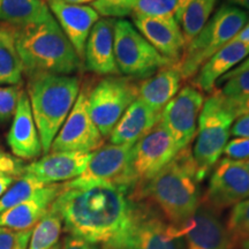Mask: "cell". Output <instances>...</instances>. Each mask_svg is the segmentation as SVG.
I'll return each mask as SVG.
<instances>
[{
    "label": "cell",
    "instance_id": "obj_28",
    "mask_svg": "<svg viewBox=\"0 0 249 249\" xmlns=\"http://www.w3.org/2000/svg\"><path fill=\"white\" fill-rule=\"evenodd\" d=\"M218 0H187L181 11L176 17L186 44L191 43L208 22Z\"/></svg>",
    "mask_w": 249,
    "mask_h": 249
},
{
    "label": "cell",
    "instance_id": "obj_25",
    "mask_svg": "<svg viewBox=\"0 0 249 249\" xmlns=\"http://www.w3.org/2000/svg\"><path fill=\"white\" fill-rule=\"evenodd\" d=\"M182 76L176 64L156 71L138 82L139 99L156 112H161L181 88Z\"/></svg>",
    "mask_w": 249,
    "mask_h": 249
},
{
    "label": "cell",
    "instance_id": "obj_32",
    "mask_svg": "<svg viewBox=\"0 0 249 249\" xmlns=\"http://www.w3.org/2000/svg\"><path fill=\"white\" fill-rule=\"evenodd\" d=\"M21 90L17 86L0 87V123L14 117Z\"/></svg>",
    "mask_w": 249,
    "mask_h": 249
},
{
    "label": "cell",
    "instance_id": "obj_17",
    "mask_svg": "<svg viewBox=\"0 0 249 249\" xmlns=\"http://www.w3.org/2000/svg\"><path fill=\"white\" fill-rule=\"evenodd\" d=\"M61 30L83 61L90 31L99 20V14L90 6L73 5L62 0H45Z\"/></svg>",
    "mask_w": 249,
    "mask_h": 249
},
{
    "label": "cell",
    "instance_id": "obj_18",
    "mask_svg": "<svg viewBox=\"0 0 249 249\" xmlns=\"http://www.w3.org/2000/svg\"><path fill=\"white\" fill-rule=\"evenodd\" d=\"M91 154L90 152H50L40 160L26 165L23 174H29L44 185L71 181L83 173L91 158Z\"/></svg>",
    "mask_w": 249,
    "mask_h": 249
},
{
    "label": "cell",
    "instance_id": "obj_23",
    "mask_svg": "<svg viewBox=\"0 0 249 249\" xmlns=\"http://www.w3.org/2000/svg\"><path fill=\"white\" fill-rule=\"evenodd\" d=\"M249 55V43L230 42L211 55L200 67L192 85L202 92H211L222 77L241 64Z\"/></svg>",
    "mask_w": 249,
    "mask_h": 249
},
{
    "label": "cell",
    "instance_id": "obj_40",
    "mask_svg": "<svg viewBox=\"0 0 249 249\" xmlns=\"http://www.w3.org/2000/svg\"><path fill=\"white\" fill-rule=\"evenodd\" d=\"M249 71V55L245 59L244 61L241 62V64H239L235 68H233L232 71H230L229 73H226L225 75H224L222 79L218 81L217 83H218V85H222V83L225 82V81H227L229 79H231L232 76H234V75H236V74H239V73H242V71Z\"/></svg>",
    "mask_w": 249,
    "mask_h": 249
},
{
    "label": "cell",
    "instance_id": "obj_38",
    "mask_svg": "<svg viewBox=\"0 0 249 249\" xmlns=\"http://www.w3.org/2000/svg\"><path fill=\"white\" fill-rule=\"evenodd\" d=\"M62 249H99L97 244H92L74 235H66L62 242Z\"/></svg>",
    "mask_w": 249,
    "mask_h": 249
},
{
    "label": "cell",
    "instance_id": "obj_8",
    "mask_svg": "<svg viewBox=\"0 0 249 249\" xmlns=\"http://www.w3.org/2000/svg\"><path fill=\"white\" fill-rule=\"evenodd\" d=\"M139 98L138 82L126 76H107L87 91L89 116L103 138H108L124 111Z\"/></svg>",
    "mask_w": 249,
    "mask_h": 249
},
{
    "label": "cell",
    "instance_id": "obj_45",
    "mask_svg": "<svg viewBox=\"0 0 249 249\" xmlns=\"http://www.w3.org/2000/svg\"><path fill=\"white\" fill-rule=\"evenodd\" d=\"M236 247H238V249H249V239L239 242V244L236 245Z\"/></svg>",
    "mask_w": 249,
    "mask_h": 249
},
{
    "label": "cell",
    "instance_id": "obj_13",
    "mask_svg": "<svg viewBox=\"0 0 249 249\" xmlns=\"http://www.w3.org/2000/svg\"><path fill=\"white\" fill-rule=\"evenodd\" d=\"M104 138L88 112L87 90H81L75 104L51 144V152H91L103 145Z\"/></svg>",
    "mask_w": 249,
    "mask_h": 249
},
{
    "label": "cell",
    "instance_id": "obj_4",
    "mask_svg": "<svg viewBox=\"0 0 249 249\" xmlns=\"http://www.w3.org/2000/svg\"><path fill=\"white\" fill-rule=\"evenodd\" d=\"M80 93V80L74 75L35 73L29 75L28 97L38 130L43 152L51 144Z\"/></svg>",
    "mask_w": 249,
    "mask_h": 249
},
{
    "label": "cell",
    "instance_id": "obj_29",
    "mask_svg": "<svg viewBox=\"0 0 249 249\" xmlns=\"http://www.w3.org/2000/svg\"><path fill=\"white\" fill-rule=\"evenodd\" d=\"M62 227L60 216L50 208L31 231L28 249H51L54 247L60 238Z\"/></svg>",
    "mask_w": 249,
    "mask_h": 249
},
{
    "label": "cell",
    "instance_id": "obj_24",
    "mask_svg": "<svg viewBox=\"0 0 249 249\" xmlns=\"http://www.w3.org/2000/svg\"><path fill=\"white\" fill-rule=\"evenodd\" d=\"M161 112H156L138 98L124 111L108 140L112 144L134 145L160 121Z\"/></svg>",
    "mask_w": 249,
    "mask_h": 249
},
{
    "label": "cell",
    "instance_id": "obj_19",
    "mask_svg": "<svg viewBox=\"0 0 249 249\" xmlns=\"http://www.w3.org/2000/svg\"><path fill=\"white\" fill-rule=\"evenodd\" d=\"M114 23L116 18H99L87 39L83 60L87 70L98 75H120L114 58Z\"/></svg>",
    "mask_w": 249,
    "mask_h": 249
},
{
    "label": "cell",
    "instance_id": "obj_44",
    "mask_svg": "<svg viewBox=\"0 0 249 249\" xmlns=\"http://www.w3.org/2000/svg\"><path fill=\"white\" fill-rule=\"evenodd\" d=\"M62 1L68 2V4H73V5H85V4H90V2L95 1V0H62Z\"/></svg>",
    "mask_w": 249,
    "mask_h": 249
},
{
    "label": "cell",
    "instance_id": "obj_42",
    "mask_svg": "<svg viewBox=\"0 0 249 249\" xmlns=\"http://www.w3.org/2000/svg\"><path fill=\"white\" fill-rule=\"evenodd\" d=\"M232 42H242V43H249V23H247L244 29H242L238 35L235 36V38Z\"/></svg>",
    "mask_w": 249,
    "mask_h": 249
},
{
    "label": "cell",
    "instance_id": "obj_16",
    "mask_svg": "<svg viewBox=\"0 0 249 249\" xmlns=\"http://www.w3.org/2000/svg\"><path fill=\"white\" fill-rule=\"evenodd\" d=\"M133 24L161 55L178 62L186 49L181 28L174 17H133Z\"/></svg>",
    "mask_w": 249,
    "mask_h": 249
},
{
    "label": "cell",
    "instance_id": "obj_20",
    "mask_svg": "<svg viewBox=\"0 0 249 249\" xmlns=\"http://www.w3.org/2000/svg\"><path fill=\"white\" fill-rule=\"evenodd\" d=\"M7 142L13 155L20 160H35L43 151L30 101L26 91H21L18 97Z\"/></svg>",
    "mask_w": 249,
    "mask_h": 249
},
{
    "label": "cell",
    "instance_id": "obj_46",
    "mask_svg": "<svg viewBox=\"0 0 249 249\" xmlns=\"http://www.w3.org/2000/svg\"><path fill=\"white\" fill-rule=\"evenodd\" d=\"M103 249H119V248L114 247V246H111V245H103Z\"/></svg>",
    "mask_w": 249,
    "mask_h": 249
},
{
    "label": "cell",
    "instance_id": "obj_3",
    "mask_svg": "<svg viewBox=\"0 0 249 249\" xmlns=\"http://www.w3.org/2000/svg\"><path fill=\"white\" fill-rule=\"evenodd\" d=\"M15 39L27 76L35 73L71 75L83 64L54 17L44 22L15 28Z\"/></svg>",
    "mask_w": 249,
    "mask_h": 249
},
{
    "label": "cell",
    "instance_id": "obj_15",
    "mask_svg": "<svg viewBox=\"0 0 249 249\" xmlns=\"http://www.w3.org/2000/svg\"><path fill=\"white\" fill-rule=\"evenodd\" d=\"M183 249H233L231 235L219 213L200 203L195 213L180 226H174Z\"/></svg>",
    "mask_w": 249,
    "mask_h": 249
},
{
    "label": "cell",
    "instance_id": "obj_27",
    "mask_svg": "<svg viewBox=\"0 0 249 249\" xmlns=\"http://www.w3.org/2000/svg\"><path fill=\"white\" fill-rule=\"evenodd\" d=\"M23 65L18 53L14 27L0 26V86H17L22 81Z\"/></svg>",
    "mask_w": 249,
    "mask_h": 249
},
{
    "label": "cell",
    "instance_id": "obj_14",
    "mask_svg": "<svg viewBox=\"0 0 249 249\" xmlns=\"http://www.w3.org/2000/svg\"><path fill=\"white\" fill-rule=\"evenodd\" d=\"M204 99L203 92L196 87L183 86L161 111L160 123L180 150L189 147L195 138Z\"/></svg>",
    "mask_w": 249,
    "mask_h": 249
},
{
    "label": "cell",
    "instance_id": "obj_1",
    "mask_svg": "<svg viewBox=\"0 0 249 249\" xmlns=\"http://www.w3.org/2000/svg\"><path fill=\"white\" fill-rule=\"evenodd\" d=\"M132 189L117 185L65 188L51 209L62 220L64 230L92 244L111 245L132 222L138 201Z\"/></svg>",
    "mask_w": 249,
    "mask_h": 249
},
{
    "label": "cell",
    "instance_id": "obj_36",
    "mask_svg": "<svg viewBox=\"0 0 249 249\" xmlns=\"http://www.w3.org/2000/svg\"><path fill=\"white\" fill-rule=\"evenodd\" d=\"M224 154L226 158L246 160L249 158V138H235L227 142Z\"/></svg>",
    "mask_w": 249,
    "mask_h": 249
},
{
    "label": "cell",
    "instance_id": "obj_37",
    "mask_svg": "<svg viewBox=\"0 0 249 249\" xmlns=\"http://www.w3.org/2000/svg\"><path fill=\"white\" fill-rule=\"evenodd\" d=\"M224 101H225L226 107L234 116L235 119L245 114H249V96L240 98H227L224 96Z\"/></svg>",
    "mask_w": 249,
    "mask_h": 249
},
{
    "label": "cell",
    "instance_id": "obj_33",
    "mask_svg": "<svg viewBox=\"0 0 249 249\" xmlns=\"http://www.w3.org/2000/svg\"><path fill=\"white\" fill-rule=\"evenodd\" d=\"M31 231H17L0 227V249H28Z\"/></svg>",
    "mask_w": 249,
    "mask_h": 249
},
{
    "label": "cell",
    "instance_id": "obj_34",
    "mask_svg": "<svg viewBox=\"0 0 249 249\" xmlns=\"http://www.w3.org/2000/svg\"><path fill=\"white\" fill-rule=\"evenodd\" d=\"M220 91L227 98H240L249 96V71L236 74L225 81Z\"/></svg>",
    "mask_w": 249,
    "mask_h": 249
},
{
    "label": "cell",
    "instance_id": "obj_5",
    "mask_svg": "<svg viewBox=\"0 0 249 249\" xmlns=\"http://www.w3.org/2000/svg\"><path fill=\"white\" fill-rule=\"evenodd\" d=\"M249 21V14L236 6L222 5L210 17L200 33L186 45L177 67L182 80L193 79L211 55L232 42Z\"/></svg>",
    "mask_w": 249,
    "mask_h": 249
},
{
    "label": "cell",
    "instance_id": "obj_2",
    "mask_svg": "<svg viewBox=\"0 0 249 249\" xmlns=\"http://www.w3.org/2000/svg\"><path fill=\"white\" fill-rule=\"evenodd\" d=\"M200 179L192 148L181 149L154 178L133 189L136 201L151 204L173 226L191 218L201 203Z\"/></svg>",
    "mask_w": 249,
    "mask_h": 249
},
{
    "label": "cell",
    "instance_id": "obj_31",
    "mask_svg": "<svg viewBox=\"0 0 249 249\" xmlns=\"http://www.w3.org/2000/svg\"><path fill=\"white\" fill-rule=\"evenodd\" d=\"M226 229L235 246L249 239V198L232 207Z\"/></svg>",
    "mask_w": 249,
    "mask_h": 249
},
{
    "label": "cell",
    "instance_id": "obj_10",
    "mask_svg": "<svg viewBox=\"0 0 249 249\" xmlns=\"http://www.w3.org/2000/svg\"><path fill=\"white\" fill-rule=\"evenodd\" d=\"M180 149L160 121L132 147L129 160V181L133 189L163 170Z\"/></svg>",
    "mask_w": 249,
    "mask_h": 249
},
{
    "label": "cell",
    "instance_id": "obj_22",
    "mask_svg": "<svg viewBox=\"0 0 249 249\" xmlns=\"http://www.w3.org/2000/svg\"><path fill=\"white\" fill-rule=\"evenodd\" d=\"M187 0H95L92 8L111 18L126 17H174Z\"/></svg>",
    "mask_w": 249,
    "mask_h": 249
},
{
    "label": "cell",
    "instance_id": "obj_47",
    "mask_svg": "<svg viewBox=\"0 0 249 249\" xmlns=\"http://www.w3.org/2000/svg\"><path fill=\"white\" fill-rule=\"evenodd\" d=\"M51 249H62V245H60V244H57L54 246V247H52Z\"/></svg>",
    "mask_w": 249,
    "mask_h": 249
},
{
    "label": "cell",
    "instance_id": "obj_12",
    "mask_svg": "<svg viewBox=\"0 0 249 249\" xmlns=\"http://www.w3.org/2000/svg\"><path fill=\"white\" fill-rule=\"evenodd\" d=\"M249 198V169L245 160L223 158L211 171L207 191L201 202L220 211Z\"/></svg>",
    "mask_w": 249,
    "mask_h": 249
},
{
    "label": "cell",
    "instance_id": "obj_35",
    "mask_svg": "<svg viewBox=\"0 0 249 249\" xmlns=\"http://www.w3.org/2000/svg\"><path fill=\"white\" fill-rule=\"evenodd\" d=\"M26 164L22 160L0 150V176H11L20 178L23 174Z\"/></svg>",
    "mask_w": 249,
    "mask_h": 249
},
{
    "label": "cell",
    "instance_id": "obj_41",
    "mask_svg": "<svg viewBox=\"0 0 249 249\" xmlns=\"http://www.w3.org/2000/svg\"><path fill=\"white\" fill-rule=\"evenodd\" d=\"M15 180H17V178H14V177L0 176V197L8 191V188L13 185Z\"/></svg>",
    "mask_w": 249,
    "mask_h": 249
},
{
    "label": "cell",
    "instance_id": "obj_26",
    "mask_svg": "<svg viewBox=\"0 0 249 249\" xmlns=\"http://www.w3.org/2000/svg\"><path fill=\"white\" fill-rule=\"evenodd\" d=\"M52 17L45 0H0V22L7 26L24 27Z\"/></svg>",
    "mask_w": 249,
    "mask_h": 249
},
{
    "label": "cell",
    "instance_id": "obj_30",
    "mask_svg": "<svg viewBox=\"0 0 249 249\" xmlns=\"http://www.w3.org/2000/svg\"><path fill=\"white\" fill-rule=\"evenodd\" d=\"M45 186L48 185H44L29 174H22L0 197V214L13 209L14 207L31 197Z\"/></svg>",
    "mask_w": 249,
    "mask_h": 249
},
{
    "label": "cell",
    "instance_id": "obj_9",
    "mask_svg": "<svg viewBox=\"0 0 249 249\" xmlns=\"http://www.w3.org/2000/svg\"><path fill=\"white\" fill-rule=\"evenodd\" d=\"M111 246L119 249H181L173 225L145 201H138L132 222Z\"/></svg>",
    "mask_w": 249,
    "mask_h": 249
},
{
    "label": "cell",
    "instance_id": "obj_7",
    "mask_svg": "<svg viewBox=\"0 0 249 249\" xmlns=\"http://www.w3.org/2000/svg\"><path fill=\"white\" fill-rule=\"evenodd\" d=\"M114 58L121 75L143 80L156 71L176 64L161 55L134 24L124 18L114 23Z\"/></svg>",
    "mask_w": 249,
    "mask_h": 249
},
{
    "label": "cell",
    "instance_id": "obj_21",
    "mask_svg": "<svg viewBox=\"0 0 249 249\" xmlns=\"http://www.w3.org/2000/svg\"><path fill=\"white\" fill-rule=\"evenodd\" d=\"M62 189H64V183L45 186L13 209L0 214V227L17 230V231H31L48 213L51 204L62 192Z\"/></svg>",
    "mask_w": 249,
    "mask_h": 249
},
{
    "label": "cell",
    "instance_id": "obj_6",
    "mask_svg": "<svg viewBox=\"0 0 249 249\" xmlns=\"http://www.w3.org/2000/svg\"><path fill=\"white\" fill-rule=\"evenodd\" d=\"M235 118L226 107L220 89L214 88L204 99L192 149L200 181L209 176L224 154Z\"/></svg>",
    "mask_w": 249,
    "mask_h": 249
},
{
    "label": "cell",
    "instance_id": "obj_43",
    "mask_svg": "<svg viewBox=\"0 0 249 249\" xmlns=\"http://www.w3.org/2000/svg\"><path fill=\"white\" fill-rule=\"evenodd\" d=\"M227 2H229L230 5H233V6H236V7L244 9L245 12H247L249 14V0H227ZM249 23V21H248Z\"/></svg>",
    "mask_w": 249,
    "mask_h": 249
},
{
    "label": "cell",
    "instance_id": "obj_11",
    "mask_svg": "<svg viewBox=\"0 0 249 249\" xmlns=\"http://www.w3.org/2000/svg\"><path fill=\"white\" fill-rule=\"evenodd\" d=\"M133 145L107 144L93 151L86 170L77 178L64 183L65 188H82L92 185H117L129 188V160Z\"/></svg>",
    "mask_w": 249,
    "mask_h": 249
},
{
    "label": "cell",
    "instance_id": "obj_39",
    "mask_svg": "<svg viewBox=\"0 0 249 249\" xmlns=\"http://www.w3.org/2000/svg\"><path fill=\"white\" fill-rule=\"evenodd\" d=\"M231 135L235 138H249V114L236 118L232 124Z\"/></svg>",
    "mask_w": 249,
    "mask_h": 249
},
{
    "label": "cell",
    "instance_id": "obj_48",
    "mask_svg": "<svg viewBox=\"0 0 249 249\" xmlns=\"http://www.w3.org/2000/svg\"><path fill=\"white\" fill-rule=\"evenodd\" d=\"M245 164H246V166H247L248 169H249V158H248V160H245Z\"/></svg>",
    "mask_w": 249,
    "mask_h": 249
}]
</instances>
